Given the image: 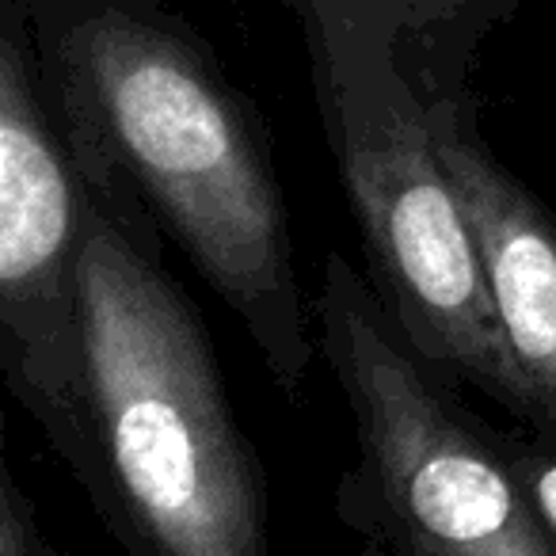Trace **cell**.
<instances>
[{
  "instance_id": "cell-1",
  "label": "cell",
  "mask_w": 556,
  "mask_h": 556,
  "mask_svg": "<svg viewBox=\"0 0 556 556\" xmlns=\"http://www.w3.org/2000/svg\"><path fill=\"white\" fill-rule=\"evenodd\" d=\"M27 16L80 176L146 202L298 404L317 348L287 194L252 96L164 0H27Z\"/></svg>"
},
{
  "instance_id": "cell-8",
  "label": "cell",
  "mask_w": 556,
  "mask_h": 556,
  "mask_svg": "<svg viewBox=\"0 0 556 556\" xmlns=\"http://www.w3.org/2000/svg\"><path fill=\"white\" fill-rule=\"evenodd\" d=\"M0 556H62L42 533L35 495L24 492L9 462H0Z\"/></svg>"
},
{
  "instance_id": "cell-3",
  "label": "cell",
  "mask_w": 556,
  "mask_h": 556,
  "mask_svg": "<svg viewBox=\"0 0 556 556\" xmlns=\"http://www.w3.org/2000/svg\"><path fill=\"white\" fill-rule=\"evenodd\" d=\"M313 313L355 424L336 515L363 556H556L503 431L412 348L348 255L325 260Z\"/></svg>"
},
{
  "instance_id": "cell-7",
  "label": "cell",
  "mask_w": 556,
  "mask_h": 556,
  "mask_svg": "<svg viewBox=\"0 0 556 556\" xmlns=\"http://www.w3.org/2000/svg\"><path fill=\"white\" fill-rule=\"evenodd\" d=\"M267 4H282L302 24L343 20L386 35L427 108L469 92V73L480 47L522 9V0H267Z\"/></svg>"
},
{
  "instance_id": "cell-4",
  "label": "cell",
  "mask_w": 556,
  "mask_h": 556,
  "mask_svg": "<svg viewBox=\"0 0 556 556\" xmlns=\"http://www.w3.org/2000/svg\"><path fill=\"white\" fill-rule=\"evenodd\" d=\"M302 27L320 123L381 305L450 381L522 416L469 217L401 54L386 35L343 20Z\"/></svg>"
},
{
  "instance_id": "cell-5",
  "label": "cell",
  "mask_w": 556,
  "mask_h": 556,
  "mask_svg": "<svg viewBox=\"0 0 556 556\" xmlns=\"http://www.w3.org/2000/svg\"><path fill=\"white\" fill-rule=\"evenodd\" d=\"M92 214L42 85L27 0H0V374L96 507L80 294Z\"/></svg>"
},
{
  "instance_id": "cell-2",
  "label": "cell",
  "mask_w": 556,
  "mask_h": 556,
  "mask_svg": "<svg viewBox=\"0 0 556 556\" xmlns=\"http://www.w3.org/2000/svg\"><path fill=\"white\" fill-rule=\"evenodd\" d=\"M88 184V179H85ZM85 363L103 495L126 556H270L267 480L199 305L130 187H88Z\"/></svg>"
},
{
  "instance_id": "cell-6",
  "label": "cell",
  "mask_w": 556,
  "mask_h": 556,
  "mask_svg": "<svg viewBox=\"0 0 556 556\" xmlns=\"http://www.w3.org/2000/svg\"><path fill=\"white\" fill-rule=\"evenodd\" d=\"M515 374L522 424L556 442V214L492 153L472 92L427 108Z\"/></svg>"
},
{
  "instance_id": "cell-9",
  "label": "cell",
  "mask_w": 556,
  "mask_h": 556,
  "mask_svg": "<svg viewBox=\"0 0 556 556\" xmlns=\"http://www.w3.org/2000/svg\"><path fill=\"white\" fill-rule=\"evenodd\" d=\"M503 446H507L533 507L545 518L548 533L556 541V442L526 427V431H503Z\"/></svg>"
}]
</instances>
